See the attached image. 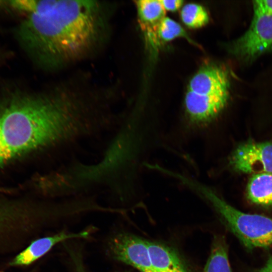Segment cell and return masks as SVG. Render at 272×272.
<instances>
[{"label": "cell", "mask_w": 272, "mask_h": 272, "mask_svg": "<svg viewBox=\"0 0 272 272\" xmlns=\"http://www.w3.org/2000/svg\"><path fill=\"white\" fill-rule=\"evenodd\" d=\"M229 81L227 72L214 65L201 67L192 77L188 91L201 95L229 93Z\"/></svg>", "instance_id": "cell-10"}, {"label": "cell", "mask_w": 272, "mask_h": 272, "mask_svg": "<svg viewBox=\"0 0 272 272\" xmlns=\"http://www.w3.org/2000/svg\"><path fill=\"white\" fill-rule=\"evenodd\" d=\"M253 6L272 14V0L255 1L253 2Z\"/></svg>", "instance_id": "cell-20"}, {"label": "cell", "mask_w": 272, "mask_h": 272, "mask_svg": "<svg viewBox=\"0 0 272 272\" xmlns=\"http://www.w3.org/2000/svg\"><path fill=\"white\" fill-rule=\"evenodd\" d=\"M247 196L255 204L272 206V173L253 174L247 185Z\"/></svg>", "instance_id": "cell-13"}, {"label": "cell", "mask_w": 272, "mask_h": 272, "mask_svg": "<svg viewBox=\"0 0 272 272\" xmlns=\"http://www.w3.org/2000/svg\"><path fill=\"white\" fill-rule=\"evenodd\" d=\"M162 7L165 11L175 12L178 10L183 5L182 0H159Z\"/></svg>", "instance_id": "cell-19"}, {"label": "cell", "mask_w": 272, "mask_h": 272, "mask_svg": "<svg viewBox=\"0 0 272 272\" xmlns=\"http://www.w3.org/2000/svg\"><path fill=\"white\" fill-rule=\"evenodd\" d=\"M152 264L157 272H190L179 253L164 244L148 240Z\"/></svg>", "instance_id": "cell-11"}, {"label": "cell", "mask_w": 272, "mask_h": 272, "mask_svg": "<svg viewBox=\"0 0 272 272\" xmlns=\"http://www.w3.org/2000/svg\"><path fill=\"white\" fill-rule=\"evenodd\" d=\"M113 8L106 1L57 0L43 14L27 15L15 37L39 69L59 71L92 56L106 44Z\"/></svg>", "instance_id": "cell-2"}, {"label": "cell", "mask_w": 272, "mask_h": 272, "mask_svg": "<svg viewBox=\"0 0 272 272\" xmlns=\"http://www.w3.org/2000/svg\"><path fill=\"white\" fill-rule=\"evenodd\" d=\"M254 12L248 30L230 47L232 54L245 60L272 49V14L254 6Z\"/></svg>", "instance_id": "cell-5"}, {"label": "cell", "mask_w": 272, "mask_h": 272, "mask_svg": "<svg viewBox=\"0 0 272 272\" xmlns=\"http://www.w3.org/2000/svg\"><path fill=\"white\" fill-rule=\"evenodd\" d=\"M65 249L72 261L75 272H88L83 261L82 254L79 250L65 245Z\"/></svg>", "instance_id": "cell-18"}, {"label": "cell", "mask_w": 272, "mask_h": 272, "mask_svg": "<svg viewBox=\"0 0 272 272\" xmlns=\"http://www.w3.org/2000/svg\"><path fill=\"white\" fill-rule=\"evenodd\" d=\"M259 272H272V257H270Z\"/></svg>", "instance_id": "cell-21"}, {"label": "cell", "mask_w": 272, "mask_h": 272, "mask_svg": "<svg viewBox=\"0 0 272 272\" xmlns=\"http://www.w3.org/2000/svg\"><path fill=\"white\" fill-rule=\"evenodd\" d=\"M230 164L244 173H272V143L248 141L241 144L232 153Z\"/></svg>", "instance_id": "cell-7"}, {"label": "cell", "mask_w": 272, "mask_h": 272, "mask_svg": "<svg viewBox=\"0 0 272 272\" xmlns=\"http://www.w3.org/2000/svg\"><path fill=\"white\" fill-rule=\"evenodd\" d=\"M229 93L201 95L188 91L184 99L186 113L192 123H207L215 118L227 104Z\"/></svg>", "instance_id": "cell-8"}, {"label": "cell", "mask_w": 272, "mask_h": 272, "mask_svg": "<svg viewBox=\"0 0 272 272\" xmlns=\"http://www.w3.org/2000/svg\"><path fill=\"white\" fill-rule=\"evenodd\" d=\"M107 253L115 260L130 265L140 272H157L148 249V240L127 232H120L109 239Z\"/></svg>", "instance_id": "cell-6"}, {"label": "cell", "mask_w": 272, "mask_h": 272, "mask_svg": "<svg viewBox=\"0 0 272 272\" xmlns=\"http://www.w3.org/2000/svg\"><path fill=\"white\" fill-rule=\"evenodd\" d=\"M178 178L196 189L211 203L231 231L247 248L272 246V219L243 213L228 204L207 187L181 175Z\"/></svg>", "instance_id": "cell-3"}, {"label": "cell", "mask_w": 272, "mask_h": 272, "mask_svg": "<svg viewBox=\"0 0 272 272\" xmlns=\"http://www.w3.org/2000/svg\"><path fill=\"white\" fill-rule=\"evenodd\" d=\"M48 207H37L19 201L0 203V251L14 249L23 239L50 222Z\"/></svg>", "instance_id": "cell-4"}, {"label": "cell", "mask_w": 272, "mask_h": 272, "mask_svg": "<svg viewBox=\"0 0 272 272\" xmlns=\"http://www.w3.org/2000/svg\"><path fill=\"white\" fill-rule=\"evenodd\" d=\"M205 272H232L229 263L227 246L223 236L214 238Z\"/></svg>", "instance_id": "cell-14"}, {"label": "cell", "mask_w": 272, "mask_h": 272, "mask_svg": "<svg viewBox=\"0 0 272 272\" xmlns=\"http://www.w3.org/2000/svg\"><path fill=\"white\" fill-rule=\"evenodd\" d=\"M155 37L163 42H168L178 37H182L191 43L196 44L178 23L167 17H164L159 24Z\"/></svg>", "instance_id": "cell-16"}, {"label": "cell", "mask_w": 272, "mask_h": 272, "mask_svg": "<svg viewBox=\"0 0 272 272\" xmlns=\"http://www.w3.org/2000/svg\"><path fill=\"white\" fill-rule=\"evenodd\" d=\"M134 3L141 27L148 36L155 38L159 24L166 17V11L159 0L135 1Z\"/></svg>", "instance_id": "cell-12"}, {"label": "cell", "mask_w": 272, "mask_h": 272, "mask_svg": "<svg viewBox=\"0 0 272 272\" xmlns=\"http://www.w3.org/2000/svg\"><path fill=\"white\" fill-rule=\"evenodd\" d=\"M94 228L78 232L61 231L54 235L43 237L32 241L10 263L11 266L28 265L44 255L55 245L72 239L87 238Z\"/></svg>", "instance_id": "cell-9"}, {"label": "cell", "mask_w": 272, "mask_h": 272, "mask_svg": "<svg viewBox=\"0 0 272 272\" xmlns=\"http://www.w3.org/2000/svg\"><path fill=\"white\" fill-rule=\"evenodd\" d=\"M57 0H15L8 1V4L17 11L27 15H40L46 13L55 5Z\"/></svg>", "instance_id": "cell-17"}, {"label": "cell", "mask_w": 272, "mask_h": 272, "mask_svg": "<svg viewBox=\"0 0 272 272\" xmlns=\"http://www.w3.org/2000/svg\"><path fill=\"white\" fill-rule=\"evenodd\" d=\"M183 23L191 28H198L206 25L209 17L206 9L201 5L190 3L185 5L180 12Z\"/></svg>", "instance_id": "cell-15"}, {"label": "cell", "mask_w": 272, "mask_h": 272, "mask_svg": "<svg viewBox=\"0 0 272 272\" xmlns=\"http://www.w3.org/2000/svg\"><path fill=\"white\" fill-rule=\"evenodd\" d=\"M0 107V167L32 152L67 141L88 125L80 89L63 81L41 91H16Z\"/></svg>", "instance_id": "cell-1"}, {"label": "cell", "mask_w": 272, "mask_h": 272, "mask_svg": "<svg viewBox=\"0 0 272 272\" xmlns=\"http://www.w3.org/2000/svg\"><path fill=\"white\" fill-rule=\"evenodd\" d=\"M0 272H3V271H0Z\"/></svg>", "instance_id": "cell-23"}, {"label": "cell", "mask_w": 272, "mask_h": 272, "mask_svg": "<svg viewBox=\"0 0 272 272\" xmlns=\"http://www.w3.org/2000/svg\"><path fill=\"white\" fill-rule=\"evenodd\" d=\"M10 192V190L9 189H7L6 188H2V187H0V192L2 193V192Z\"/></svg>", "instance_id": "cell-22"}]
</instances>
